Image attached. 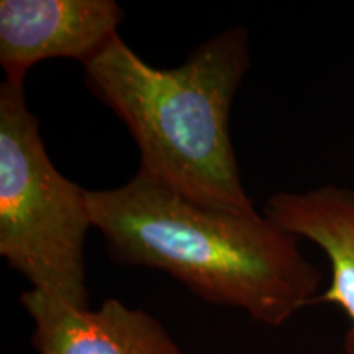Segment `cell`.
<instances>
[{
    "mask_svg": "<svg viewBox=\"0 0 354 354\" xmlns=\"http://www.w3.org/2000/svg\"><path fill=\"white\" fill-rule=\"evenodd\" d=\"M110 258L165 271L198 299L282 326L315 305L322 272L300 238L264 214H230L184 198L138 171L120 187L87 190Z\"/></svg>",
    "mask_w": 354,
    "mask_h": 354,
    "instance_id": "6da1fadb",
    "label": "cell"
},
{
    "mask_svg": "<svg viewBox=\"0 0 354 354\" xmlns=\"http://www.w3.org/2000/svg\"><path fill=\"white\" fill-rule=\"evenodd\" d=\"M250 64L248 33L238 26L179 68L149 66L120 35L82 66L88 91L130 130L138 171L207 209L248 215L256 209L241 184L230 115Z\"/></svg>",
    "mask_w": 354,
    "mask_h": 354,
    "instance_id": "7a4b0ae2",
    "label": "cell"
},
{
    "mask_svg": "<svg viewBox=\"0 0 354 354\" xmlns=\"http://www.w3.org/2000/svg\"><path fill=\"white\" fill-rule=\"evenodd\" d=\"M87 190L56 169L24 86H0V256L35 294L88 307Z\"/></svg>",
    "mask_w": 354,
    "mask_h": 354,
    "instance_id": "3957f363",
    "label": "cell"
},
{
    "mask_svg": "<svg viewBox=\"0 0 354 354\" xmlns=\"http://www.w3.org/2000/svg\"><path fill=\"white\" fill-rule=\"evenodd\" d=\"M123 19L115 0H2L0 64L6 82L24 86L26 73L46 59L86 64L118 37Z\"/></svg>",
    "mask_w": 354,
    "mask_h": 354,
    "instance_id": "277c9868",
    "label": "cell"
},
{
    "mask_svg": "<svg viewBox=\"0 0 354 354\" xmlns=\"http://www.w3.org/2000/svg\"><path fill=\"white\" fill-rule=\"evenodd\" d=\"M20 302L33 322L38 354H184L156 318L117 299L92 310L25 290Z\"/></svg>",
    "mask_w": 354,
    "mask_h": 354,
    "instance_id": "5b68a950",
    "label": "cell"
},
{
    "mask_svg": "<svg viewBox=\"0 0 354 354\" xmlns=\"http://www.w3.org/2000/svg\"><path fill=\"white\" fill-rule=\"evenodd\" d=\"M263 214L279 228L315 243L330 261V284L315 304H335L349 320L344 353L354 354V190L323 185L277 192Z\"/></svg>",
    "mask_w": 354,
    "mask_h": 354,
    "instance_id": "8992f818",
    "label": "cell"
}]
</instances>
